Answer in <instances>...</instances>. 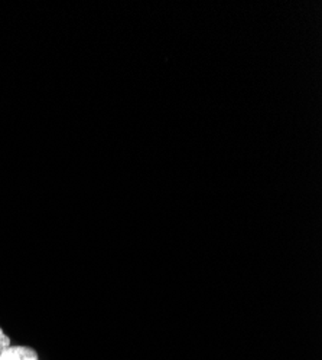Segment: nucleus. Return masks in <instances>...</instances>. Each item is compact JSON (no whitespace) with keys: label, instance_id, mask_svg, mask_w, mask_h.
Returning a JSON list of instances; mask_svg holds the SVG:
<instances>
[{"label":"nucleus","instance_id":"nucleus-1","mask_svg":"<svg viewBox=\"0 0 322 360\" xmlns=\"http://www.w3.org/2000/svg\"><path fill=\"white\" fill-rule=\"evenodd\" d=\"M0 360H41L38 352L25 345L9 346L6 350L0 353Z\"/></svg>","mask_w":322,"mask_h":360},{"label":"nucleus","instance_id":"nucleus-2","mask_svg":"<svg viewBox=\"0 0 322 360\" xmlns=\"http://www.w3.org/2000/svg\"><path fill=\"white\" fill-rule=\"evenodd\" d=\"M9 346H12L11 338L6 335L5 330L0 327V353H2L4 350H6Z\"/></svg>","mask_w":322,"mask_h":360}]
</instances>
